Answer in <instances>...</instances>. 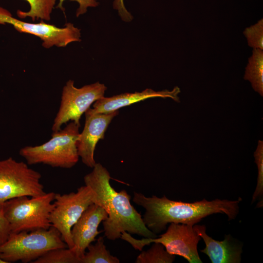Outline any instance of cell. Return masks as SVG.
I'll use <instances>...</instances> for the list:
<instances>
[{"mask_svg": "<svg viewBox=\"0 0 263 263\" xmlns=\"http://www.w3.org/2000/svg\"><path fill=\"white\" fill-rule=\"evenodd\" d=\"M112 179L108 170L96 163L93 170L84 177L85 185L94 192V204L102 207L108 217L102 222L103 231L110 240L120 238L122 232L155 238L156 234L144 224L142 216L131 204V196L124 189L115 190L111 185Z\"/></svg>", "mask_w": 263, "mask_h": 263, "instance_id": "cell-1", "label": "cell"}, {"mask_svg": "<svg viewBox=\"0 0 263 263\" xmlns=\"http://www.w3.org/2000/svg\"><path fill=\"white\" fill-rule=\"evenodd\" d=\"M133 202L146 210L142 219L146 226L155 234L166 229L169 223L194 225L202 219L215 213L226 215L229 221L235 219L239 213L242 198L229 201L205 199L193 203L169 200L165 195L159 198L155 195L146 197L134 192Z\"/></svg>", "mask_w": 263, "mask_h": 263, "instance_id": "cell-2", "label": "cell"}, {"mask_svg": "<svg viewBox=\"0 0 263 263\" xmlns=\"http://www.w3.org/2000/svg\"><path fill=\"white\" fill-rule=\"evenodd\" d=\"M80 125L74 121L63 129L53 132L51 138L38 146H25L19 154L28 165L43 164L53 168L70 169L78 162L76 143Z\"/></svg>", "mask_w": 263, "mask_h": 263, "instance_id": "cell-3", "label": "cell"}, {"mask_svg": "<svg viewBox=\"0 0 263 263\" xmlns=\"http://www.w3.org/2000/svg\"><path fill=\"white\" fill-rule=\"evenodd\" d=\"M66 247L59 232L51 226L46 229L11 233L0 245V258L6 263H33L50 250Z\"/></svg>", "mask_w": 263, "mask_h": 263, "instance_id": "cell-4", "label": "cell"}, {"mask_svg": "<svg viewBox=\"0 0 263 263\" xmlns=\"http://www.w3.org/2000/svg\"><path fill=\"white\" fill-rule=\"evenodd\" d=\"M55 194L50 192L38 197L20 196L6 201L1 209L11 233L49 228Z\"/></svg>", "mask_w": 263, "mask_h": 263, "instance_id": "cell-5", "label": "cell"}, {"mask_svg": "<svg viewBox=\"0 0 263 263\" xmlns=\"http://www.w3.org/2000/svg\"><path fill=\"white\" fill-rule=\"evenodd\" d=\"M120 238L131 244L135 249L142 251L143 247L151 243L162 244L170 254L181 256L189 263H202L197 250L201 237L193 225L183 224L170 223L167 231L158 238L136 239L124 231Z\"/></svg>", "mask_w": 263, "mask_h": 263, "instance_id": "cell-6", "label": "cell"}, {"mask_svg": "<svg viewBox=\"0 0 263 263\" xmlns=\"http://www.w3.org/2000/svg\"><path fill=\"white\" fill-rule=\"evenodd\" d=\"M41 178V174L29 168L27 163L12 157L0 161V209L11 199L45 194Z\"/></svg>", "mask_w": 263, "mask_h": 263, "instance_id": "cell-7", "label": "cell"}, {"mask_svg": "<svg viewBox=\"0 0 263 263\" xmlns=\"http://www.w3.org/2000/svg\"><path fill=\"white\" fill-rule=\"evenodd\" d=\"M94 191L86 185L78 188L75 192L55 194L50 223L59 232L69 248L74 246L71 235L72 227L88 207L94 203Z\"/></svg>", "mask_w": 263, "mask_h": 263, "instance_id": "cell-8", "label": "cell"}, {"mask_svg": "<svg viewBox=\"0 0 263 263\" xmlns=\"http://www.w3.org/2000/svg\"><path fill=\"white\" fill-rule=\"evenodd\" d=\"M107 87L96 82L81 88H76L73 80H69L63 87L60 106L52 127L53 132L61 129L70 121L80 125L82 115L96 100L104 96Z\"/></svg>", "mask_w": 263, "mask_h": 263, "instance_id": "cell-9", "label": "cell"}, {"mask_svg": "<svg viewBox=\"0 0 263 263\" xmlns=\"http://www.w3.org/2000/svg\"><path fill=\"white\" fill-rule=\"evenodd\" d=\"M10 24L18 32L36 36L42 41V45L46 49L54 46L64 47L73 42L81 41L80 30L71 23L63 27L44 22L30 23L12 17L6 9L0 6V24Z\"/></svg>", "mask_w": 263, "mask_h": 263, "instance_id": "cell-10", "label": "cell"}, {"mask_svg": "<svg viewBox=\"0 0 263 263\" xmlns=\"http://www.w3.org/2000/svg\"><path fill=\"white\" fill-rule=\"evenodd\" d=\"M85 113L84 127L79 133L76 146L83 163L93 168L96 163L94 159L96 145L99 140L104 139L106 130L112 119L118 114V111L94 114L86 111Z\"/></svg>", "mask_w": 263, "mask_h": 263, "instance_id": "cell-11", "label": "cell"}, {"mask_svg": "<svg viewBox=\"0 0 263 263\" xmlns=\"http://www.w3.org/2000/svg\"><path fill=\"white\" fill-rule=\"evenodd\" d=\"M108 217L106 211L100 206L93 203L84 211L71 229L74 246L73 247L81 259L86 249L102 231L98 230L99 224Z\"/></svg>", "mask_w": 263, "mask_h": 263, "instance_id": "cell-12", "label": "cell"}, {"mask_svg": "<svg viewBox=\"0 0 263 263\" xmlns=\"http://www.w3.org/2000/svg\"><path fill=\"white\" fill-rule=\"evenodd\" d=\"M180 92V89L175 86L171 91H155L147 88L141 92L126 93L109 97L104 96L94 102L93 109L90 108L86 111L92 114L111 113L134 103L154 97H169L179 102L178 95Z\"/></svg>", "mask_w": 263, "mask_h": 263, "instance_id": "cell-13", "label": "cell"}, {"mask_svg": "<svg viewBox=\"0 0 263 263\" xmlns=\"http://www.w3.org/2000/svg\"><path fill=\"white\" fill-rule=\"evenodd\" d=\"M193 228L206 244L200 251L206 254L212 263H241L243 245L230 234L225 235L223 241H216L207 234L204 225L195 224Z\"/></svg>", "mask_w": 263, "mask_h": 263, "instance_id": "cell-14", "label": "cell"}, {"mask_svg": "<svg viewBox=\"0 0 263 263\" xmlns=\"http://www.w3.org/2000/svg\"><path fill=\"white\" fill-rule=\"evenodd\" d=\"M244 80L249 81L253 90L263 96V50L253 49L245 68Z\"/></svg>", "mask_w": 263, "mask_h": 263, "instance_id": "cell-15", "label": "cell"}, {"mask_svg": "<svg viewBox=\"0 0 263 263\" xmlns=\"http://www.w3.org/2000/svg\"><path fill=\"white\" fill-rule=\"evenodd\" d=\"M30 5L29 10L17 11V15L19 19L30 17L34 21L39 19L49 21L51 14L56 5V0H25Z\"/></svg>", "mask_w": 263, "mask_h": 263, "instance_id": "cell-16", "label": "cell"}, {"mask_svg": "<svg viewBox=\"0 0 263 263\" xmlns=\"http://www.w3.org/2000/svg\"><path fill=\"white\" fill-rule=\"evenodd\" d=\"M94 244H90L81 259L80 263H119V260L111 254L104 244L103 237L96 240Z\"/></svg>", "mask_w": 263, "mask_h": 263, "instance_id": "cell-17", "label": "cell"}, {"mask_svg": "<svg viewBox=\"0 0 263 263\" xmlns=\"http://www.w3.org/2000/svg\"><path fill=\"white\" fill-rule=\"evenodd\" d=\"M135 261L136 263H171L175 256L168 253L160 243H153L147 251H141Z\"/></svg>", "mask_w": 263, "mask_h": 263, "instance_id": "cell-18", "label": "cell"}, {"mask_svg": "<svg viewBox=\"0 0 263 263\" xmlns=\"http://www.w3.org/2000/svg\"><path fill=\"white\" fill-rule=\"evenodd\" d=\"M33 263H80L73 248H59L49 251Z\"/></svg>", "mask_w": 263, "mask_h": 263, "instance_id": "cell-19", "label": "cell"}, {"mask_svg": "<svg viewBox=\"0 0 263 263\" xmlns=\"http://www.w3.org/2000/svg\"><path fill=\"white\" fill-rule=\"evenodd\" d=\"M255 162L258 168V177L257 186L253 193L252 202L253 203L258 199H260V207H263V141L259 140L258 146L254 153Z\"/></svg>", "mask_w": 263, "mask_h": 263, "instance_id": "cell-20", "label": "cell"}, {"mask_svg": "<svg viewBox=\"0 0 263 263\" xmlns=\"http://www.w3.org/2000/svg\"><path fill=\"white\" fill-rule=\"evenodd\" d=\"M243 34L249 47L263 50V19L245 28Z\"/></svg>", "mask_w": 263, "mask_h": 263, "instance_id": "cell-21", "label": "cell"}, {"mask_svg": "<svg viewBox=\"0 0 263 263\" xmlns=\"http://www.w3.org/2000/svg\"><path fill=\"white\" fill-rule=\"evenodd\" d=\"M65 0H59L56 8L60 9L63 12L65 11V8L63 6V4ZM78 2L79 7L76 11V16L78 17L79 16L86 13L87 9L89 7H95L98 5V2L96 0H71Z\"/></svg>", "mask_w": 263, "mask_h": 263, "instance_id": "cell-22", "label": "cell"}, {"mask_svg": "<svg viewBox=\"0 0 263 263\" xmlns=\"http://www.w3.org/2000/svg\"><path fill=\"white\" fill-rule=\"evenodd\" d=\"M11 233L9 224L2 209H0V245L4 243Z\"/></svg>", "mask_w": 263, "mask_h": 263, "instance_id": "cell-23", "label": "cell"}, {"mask_svg": "<svg viewBox=\"0 0 263 263\" xmlns=\"http://www.w3.org/2000/svg\"><path fill=\"white\" fill-rule=\"evenodd\" d=\"M114 9L118 11L122 19L126 22H129L132 19V16L125 8L124 0H114L113 3Z\"/></svg>", "mask_w": 263, "mask_h": 263, "instance_id": "cell-24", "label": "cell"}, {"mask_svg": "<svg viewBox=\"0 0 263 263\" xmlns=\"http://www.w3.org/2000/svg\"><path fill=\"white\" fill-rule=\"evenodd\" d=\"M0 263H6L5 261H3L0 258Z\"/></svg>", "mask_w": 263, "mask_h": 263, "instance_id": "cell-25", "label": "cell"}]
</instances>
